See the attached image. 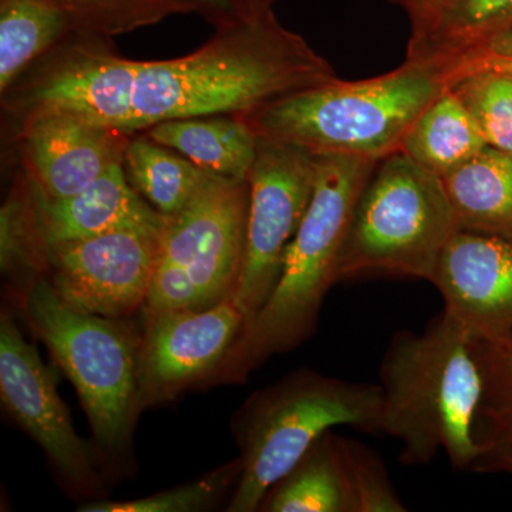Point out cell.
<instances>
[{"instance_id": "1", "label": "cell", "mask_w": 512, "mask_h": 512, "mask_svg": "<svg viewBox=\"0 0 512 512\" xmlns=\"http://www.w3.org/2000/svg\"><path fill=\"white\" fill-rule=\"evenodd\" d=\"M336 79L332 64L272 9L215 29L190 55L168 60L127 59L111 39L76 33L0 97L8 124L55 110L136 136L164 121L241 116Z\"/></svg>"}, {"instance_id": "2", "label": "cell", "mask_w": 512, "mask_h": 512, "mask_svg": "<svg viewBox=\"0 0 512 512\" xmlns=\"http://www.w3.org/2000/svg\"><path fill=\"white\" fill-rule=\"evenodd\" d=\"M380 382L382 431L402 443L403 464L424 466L443 450L470 471L484 393L476 336L444 311L424 332L396 333Z\"/></svg>"}, {"instance_id": "3", "label": "cell", "mask_w": 512, "mask_h": 512, "mask_svg": "<svg viewBox=\"0 0 512 512\" xmlns=\"http://www.w3.org/2000/svg\"><path fill=\"white\" fill-rule=\"evenodd\" d=\"M456 77L448 64L406 59L372 79H336L237 117L256 137L295 144L313 156L382 160L400 151L420 114Z\"/></svg>"}, {"instance_id": "4", "label": "cell", "mask_w": 512, "mask_h": 512, "mask_svg": "<svg viewBox=\"0 0 512 512\" xmlns=\"http://www.w3.org/2000/svg\"><path fill=\"white\" fill-rule=\"evenodd\" d=\"M316 183L301 227L285 254L271 298L242 330L211 383L244 382L269 357L288 352L315 332L339 266L356 202L380 160L315 156Z\"/></svg>"}, {"instance_id": "5", "label": "cell", "mask_w": 512, "mask_h": 512, "mask_svg": "<svg viewBox=\"0 0 512 512\" xmlns=\"http://www.w3.org/2000/svg\"><path fill=\"white\" fill-rule=\"evenodd\" d=\"M380 384L298 369L256 390L232 417L242 473L228 512L258 511L265 494L333 427L382 431Z\"/></svg>"}, {"instance_id": "6", "label": "cell", "mask_w": 512, "mask_h": 512, "mask_svg": "<svg viewBox=\"0 0 512 512\" xmlns=\"http://www.w3.org/2000/svg\"><path fill=\"white\" fill-rule=\"evenodd\" d=\"M22 302L33 332L77 390L101 453L126 456L141 414V336L123 319L73 309L47 276L22 292Z\"/></svg>"}, {"instance_id": "7", "label": "cell", "mask_w": 512, "mask_h": 512, "mask_svg": "<svg viewBox=\"0 0 512 512\" xmlns=\"http://www.w3.org/2000/svg\"><path fill=\"white\" fill-rule=\"evenodd\" d=\"M456 232L439 175L397 151L377 163L356 202L339 281L396 276L433 284Z\"/></svg>"}, {"instance_id": "8", "label": "cell", "mask_w": 512, "mask_h": 512, "mask_svg": "<svg viewBox=\"0 0 512 512\" xmlns=\"http://www.w3.org/2000/svg\"><path fill=\"white\" fill-rule=\"evenodd\" d=\"M248 207V180L211 175L183 211L165 218L144 318L200 311L234 298L244 264Z\"/></svg>"}, {"instance_id": "9", "label": "cell", "mask_w": 512, "mask_h": 512, "mask_svg": "<svg viewBox=\"0 0 512 512\" xmlns=\"http://www.w3.org/2000/svg\"><path fill=\"white\" fill-rule=\"evenodd\" d=\"M248 183L244 264L234 293L245 326L264 308L281 278L286 251L311 204L316 157L295 144L258 137Z\"/></svg>"}, {"instance_id": "10", "label": "cell", "mask_w": 512, "mask_h": 512, "mask_svg": "<svg viewBox=\"0 0 512 512\" xmlns=\"http://www.w3.org/2000/svg\"><path fill=\"white\" fill-rule=\"evenodd\" d=\"M161 232L124 228L50 244L47 278L59 298L77 311L130 318L146 306Z\"/></svg>"}, {"instance_id": "11", "label": "cell", "mask_w": 512, "mask_h": 512, "mask_svg": "<svg viewBox=\"0 0 512 512\" xmlns=\"http://www.w3.org/2000/svg\"><path fill=\"white\" fill-rule=\"evenodd\" d=\"M0 400L74 494H103L92 453L74 430L49 367L5 311L0 316Z\"/></svg>"}, {"instance_id": "12", "label": "cell", "mask_w": 512, "mask_h": 512, "mask_svg": "<svg viewBox=\"0 0 512 512\" xmlns=\"http://www.w3.org/2000/svg\"><path fill=\"white\" fill-rule=\"evenodd\" d=\"M140 340L141 412L174 400L201 383H211L245 328L234 298L200 311L146 316Z\"/></svg>"}, {"instance_id": "13", "label": "cell", "mask_w": 512, "mask_h": 512, "mask_svg": "<svg viewBox=\"0 0 512 512\" xmlns=\"http://www.w3.org/2000/svg\"><path fill=\"white\" fill-rule=\"evenodd\" d=\"M25 174L52 200H64L89 187L104 171L123 164L131 134L47 110L9 123Z\"/></svg>"}, {"instance_id": "14", "label": "cell", "mask_w": 512, "mask_h": 512, "mask_svg": "<svg viewBox=\"0 0 512 512\" xmlns=\"http://www.w3.org/2000/svg\"><path fill=\"white\" fill-rule=\"evenodd\" d=\"M433 285L453 316L476 338L512 330V237L457 231Z\"/></svg>"}, {"instance_id": "15", "label": "cell", "mask_w": 512, "mask_h": 512, "mask_svg": "<svg viewBox=\"0 0 512 512\" xmlns=\"http://www.w3.org/2000/svg\"><path fill=\"white\" fill-rule=\"evenodd\" d=\"M33 191L49 245L124 228L163 231L165 225V217L128 183L123 164L113 165L89 187L64 200L47 198L35 185Z\"/></svg>"}, {"instance_id": "16", "label": "cell", "mask_w": 512, "mask_h": 512, "mask_svg": "<svg viewBox=\"0 0 512 512\" xmlns=\"http://www.w3.org/2000/svg\"><path fill=\"white\" fill-rule=\"evenodd\" d=\"M457 231L512 237V154L485 147L441 177Z\"/></svg>"}, {"instance_id": "17", "label": "cell", "mask_w": 512, "mask_h": 512, "mask_svg": "<svg viewBox=\"0 0 512 512\" xmlns=\"http://www.w3.org/2000/svg\"><path fill=\"white\" fill-rule=\"evenodd\" d=\"M140 134L229 180H248L258 148L254 131L231 114L164 121Z\"/></svg>"}, {"instance_id": "18", "label": "cell", "mask_w": 512, "mask_h": 512, "mask_svg": "<svg viewBox=\"0 0 512 512\" xmlns=\"http://www.w3.org/2000/svg\"><path fill=\"white\" fill-rule=\"evenodd\" d=\"M258 511L356 512L340 437L332 430L320 436L265 494Z\"/></svg>"}, {"instance_id": "19", "label": "cell", "mask_w": 512, "mask_h": 512, "mask_svg": "<svg viewBox=\"0 0 512 512\" xmlns=\"http://www.w3.org/2000/svg\"><path fill=\"white\" fill-rule=\"evenodd\" d=\"M76 33L57 0H0V94Z\"/></svg>"}, {"instance_id": "20", "label": "cell", "mask_w": 512, "mask_h": 512, "mask_svg": "<svg viewBox=\"0 0 512 512\" xmlns=\"http://www.w3.org/2000/svg\"><path fill=\"white\" fill-rule=\"evenodd\" d=\"M485 147L476 120L448 89L420 114L400 151L441 178Z\"/></svg>"}, {"instance_id": "21", "label": "cell", "mask_w": 512, "mask_h": 512, "mask_svg": "<svg viewBox=\"0 0 512 512\" xmlns=\"http://www.w3.org/2000/svg\"><path fill=\"white\" fill-rule=\"evenodd\" d=\"M512 25V0H454L429 36L407 45L406 59L460 67Z\"/></svg>"}, {"instance_id": "22", "label": "cell", "mask_w": 512, "mask_h": 512, "mask_svg": "<svg viewBox=\"0 0 512 512\" xmlns=\"http://www.w3.org/2000/svg\"><path fill=\"white\" fill-rule=\"evenodd\" d=\"M123 168L131 187L165 218L183 211L211 177L183 154L144 134L131 138Z\"/></svg>"}, {"instance_id": "23", "label": "cell", "mask_w": 512, "mask_h": 512, "mask_svg": "<svg viewBox=\"0 0 512 512\" xmlns=\"http://www.w3.org/2000/svg\"><path fill=\"white\" fill-rule=\"evenodd\" d=\"M0 268L20 291L49 274L47 244L32 181L25 173L16 177L0 210Z\"/></svg>"}, {"instance_id": "24", "label": "cell", "mask_w": 512, "mask_h": 512, "mask_svg": "<svg viewBox=\"0 0 512 512\" xmlns=\"http://www.w3.org/2000/svg\"><path fill=\"white\" fill-rule=\"evenodd\" d=\"M242 473L241 458L229 461L190 483L136 500H93L77 508L79 512H200L214 510L222 498L234 493Z\"/></svg>"}, {"instance_id": "25", "label": "cell", "mask_w": 512, "mask_h": 512, "mask_svg": "<svg viewBox=\"0 0 512 512\" xmlns=\"http://www.w3.org/2000/svg\"><path fill=\"white\" fill-rule=\"evenodd\" d=\"M476 120L488 147L512 154V76L480 67L458 76L450 86Z\"/></svg>"}, {"instance_id": "26", "label": "cell", "mask_w": 512, "mask_h": 512, "mask_svg": "<svg viewBox=\"0 0 512 512\" xmlns=\"http://www.w3.org/2000/svg\"><path fill=\"white\" fill-rule=\"evenodd\" d=\"M72 16L82 35L114 36L157 25L190 10L175 0H57Z\"/></svg>"}, {"instance_id": "27", "label": "cell", "mask_w": 512, "mask_h": 512, "mask_svg": "<svg viewBox=\"0 0 512 512\" xmlns=\"http://www.w3.org/2000/svg\"><path fill=\"white\" fill-rule=\"evenodd\" d=\"M340 447L355 495L356 512L407 511L375 451L345 437H340Z\"/></svg>"}, {"instance_id": "28", "label": "cell", "mask_w": 512, "mask_h": 512, "mask_svg": "<svg viewBox=\"0 0 512 512\" xmlns=\"http://www.w3.org/2000/svg\"><path fill=\"white\" fill-rule=\"evenodd\" d=\"M476 339L484 389L481 414H511L512 330L495 338Z\"/></svg>"}, {"instance_id": "29", "label": "cell", "mask_w": 512, "mask_h": 512, "mask_svg": "<svg viewBox=\"0 0 512 512\" xmlns=\"http://www.w3.org/2000/svg\"><path fill=\"white\" fill-rule=\"evenodd\" d=\"M478 453L470 471L512 474V413L481 414Z\"/></svg>"}, {"instance_id": "30", "label": "cell", "mask_w": 512, "mask_h": 512, "mask_svg": "<svg viewBox=\"0 0 512 512\" xmlns=\"http://www.w3.org/2000/svg\"><path fill=\"white\" fill-rule=\"evenodd\" d=\"M403 10L410 23V39L407 45L419 43L429 36L454 0H386Z\"/></svg>"}, {"instance_id": "31", "label": "cell", "mask_w": 512, "mask_h": 512, "mask_svg": "<svg viewBox=\"0 0 512 512\" xmlns=\"http://www.w3.org/2000/svg\"><path fill=\"white\" fill-rule=\"evenodd\" d=\"M190 13H197L215 29L227 28L239 20L248 18L242 0H175Z\"/></svg>"}, {"instance_id": "32", "label": "cell", "mask_w": 512, "mask_h": 512, "mask_svg": "<svg viewBox=\"0 0 512 512\" xmlns=\"http://www.w3.org/2000/svg\"><path fill=\"white\" fill-rule=\"evenodd\" d=\"M485 60H512V25L495 37L493 42L485 47L484 50H481L477 56L468 60L463 66L458 67V72L461 73V70L466 69V67L485 62Z\"/></svg>"}, {"instance_id": "33", "label": "cell", "mask_w": 512, "mask_h": 512, "mask_svg": "<svg viewBox=\"0 0 512 512\" xmlns=\"http://www.w3.org/2000/svg\"><path fill=\"white\" fill-rule=\"evenodd\" d=\"M480 67H493V69L501 70V72L512 76V60H485V62L466 67V69L461 70V74L468 72V70L480 69Z\"/></svg>"}, {"instance_id": "34", "label": "cell", "mask_w": 512, "mask_h": 512, "mask_svg": "<svg viewBox=\"0 0 512 512\" xmlns=\"http://www.w3.org/2000/svg\"><path fill=\"white\" fill-rule=\"evenodd\" d=\"M242 2H244L248 15L252 16L274 9V5L278 0H242Z\"/></svg>"}]
</instances>
